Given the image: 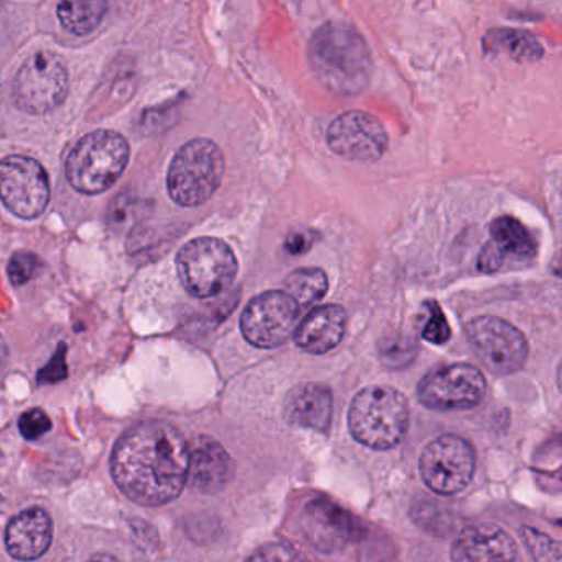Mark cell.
Returning <instances> with one entry per match:
<instances>
[{
  "instance_id": "cell-1",
  "label": "cell",
  "mask_w": 562,
  "mask_h": 562,
  "mask_svg": "<svg viewBox=\"0 0 562 562\" xmlns=\"http://www.w3.org/2000/svg\"><path fill=\"white\" fill-rule=\"evenodd\" d=\"M190 447L177 427L147 420L121 436L111 472L121 492L144 506L172 502L189 482Z\"/></svg>"
},
{
  "instance_id": "cell-2",
  "label": "cell",
  "mask_w": 562,
  "mask_h": 562,
  "mask_svg": "<svg viewBox=\"0 0 562 562\" xmlns=\"http://www.w3.org/2000/svg\"><path fill=\"white\" fill-rule=\"evenodd\" d=\"M308 58L322 83L341 94L360 93L373 71L364 38L355 29L337 22L315 32L308 45Z\"/></svg>"
},
{
  "instance_id": "cell-3",
  "label": "cell",
  "mask_w": 562,
  "mask_h": 562,
  "mask_svg": "<svg viewBox=\"0 0 562 562\" xmlns=\"http://www.w3.org/2000/svg\"><path fill=\"white\" fill-rule=\"evenodd\" d=\"M348 427L351 436L364 447L393 449L409 427V404L394 387H364L351 401Z\"/></svg>"
},
{
  "instance_id": "cell-4",
  "label": "cell",
  "mask_w": 562,
  "mask_h": 562,
  "mask_svg": "<svg viewBox=\"0 0 562 562\" xmlns=\"http://www.w3.org/2000/svg\"><path fill=\"white\" fill-rule=\"evenodd\" d=\"M130 157L126 137L116 131H94L68 154V182L85 195L106 192L123 176Z\"/></svg>"
},
{
  "instance_id": "cell-5",
  "label": "cell",
  "mask_w": 562,
  "mask_h": 562,
  "mask_svg": "<svg viewBox=\"0 0 562 562\" xmlns=\"http://www.w3.org/2000/svg\"><path fill=\"white\" fill-rule=\"evenodd\" d=\"M225 157L210 139H193L180 147L167 173V189L177 205L193 209L209 202L222 186Z\"/></svg>"
},
{
  "instance_id": "cell-6",
  "label": "cell",
  "mask_w": 562,
  "mask_h": 562,
  "mask_svg": "<svg viewBox=\"0 0 562 562\" xmlns=\"http://www.w3.org/2000/svg\"><path fill=\"white\" fill-rule=\"evenodd\" d=\"M177 271L183 288L199 299L222 294L238 272L235 252L212 236L192 239L177 255Z\"/></svg>"
},
{
  "instance_id": "cell-7",
  "label": "cell",
  "mask_w": 562,
  "mask_h": 562,
  "mask_svg": "<svg viewBox=\"0 0 562 562\" xmlns=\"http://www.w3.org/2000/svg\"><path fill=\"white\" fill-rule=\"evenodd\" d=\"M68 87L64 60L52 52H41L29 58L15 75L12 97L19 110L42 116L65 103Z\"/></svg>"
},
{
  "instance_id": "cell-8",
  "label": "cell",
  "mask_w": 562,
  "mask_h": 562,
  "mask_svg": "<svg viewBox=\"0 0 562 562\" xmlns=\"http://www.w3.org/2000/svg\"><path fill=\"white\" fill-rule=\"evenodd\" d=\"M486 380L472 364L456 363L436 368L417 386V400L430 411H467L482 403Z\"/></svg>"
},
{
  "instance_id": "cell-9",
  "label": "cell",
  "mask_w": 562,
  "mask_h": 562,
  "mask_svg": "<svg viewBox=\"0 0 562 562\" xmlns=\"http://www.w3.org/2000/svg\"><path fill=\"white\" fill-rule=\"evenodd\" d=\"M467 337L482 363L498 376L516 373L528 360L525 335L499 317L483 315L467 325Z\"/></svg>"
},
{
  "instance_id": "cell-10",
  "label": "cell",
  "mask_w": 562,
  "mask_h": 562,
  "mask_svg": "<svg viewBox=\"0 0 562 562\" xmlns=\"http://www.w3.org/2000/svg\"><path fill=\"white\" fill-rule=\"evenodd\" d=\"M420 476L432 492L457 495L467 488L475 472V450L462 437H437L420 453Z\"/></svg>"
},
{
  "instance_id": "cell-11",
  "label": "cell",
  "mask_w": 562,
  "mask_h": 562,
  "mask_svg": "<svg viewBox=\"0 0 562 562\" xmlns=\"http://www.w3.org/2000/svg\"><path fill=\"white\" fill-rule=\"evenodd\" d=\"M0 199L19 218H38L50 202L47 170L31 157H5L0 162Z\"/></svg>"
},
{
  "instance_id": "cell-12",
  "label": "cell",
  "mask_w": 562,
  "mask_h": 562,
  "mask_svg": "<svg viewBox=\"0 0 562 562\" xmlns=\"http://www.w3.org/2000/svg\"><path fill=\"white\" fill-rule=\"evenodd\" d=\"M299 311L301 305L288 292H265L243 312V337L258 348L281 347L297 328Z\"/></svg>"
},
{
  "instance_id": "cell-13",
  "label": "cell",
  "mask_w": 562,
  "mask_h": 562,
  "mask_svg": "<svg viewBox=\"0 0 562 562\" xmlns=\"http://www.w3.org/2000/svg\"><path fill=\"white\" fill-rule=\"evenodd\" d=\"M327 143L337 156L353 162H376L390 146L383 124L363 111H348L328 127Z\"/></svg>"
},
{
  "instance_id": "cell-14",
  "label": "cell",
  "mask_w": 562,
  "mask_h": 562,
  "mask_svg": "<svg viewBox=\"0 0 562 562\" xmlns=\"http://www.w3.org/2000/svg\"><path fill=\"white\" fill-rule=\"evenodd\" d=\"M538 245L529 229L513 216H499L490 225V241L479 259L483 272H498L506 262H525L535 258Z\"/></svg>"
},
{
  "instance_id": "cell-15",
  "label": "cell",
  "mask_w": 562,
  "mask_h": 562,
  "mask_svg": "<svg viewBox=\"0 0 562 562\" xmlns=\"http://www.w3.org/2000/svg\"><path fill=\"white\" fill-rule=\"evenodd\" d=\"M302 529L314 548L322 552L341 551L357 535L350 513L330 499H314L305 506Z\"/></svg>"
},
{
  "instance_id": "cell-16",
  "label": "cell",
  "mask_w": 562,
  "mask_h": 562,
  "mask_svg": "<svg viewBox=\"0 0 562 562\" xmlns=\"http://www.w3.org/2000/svg\"><path fill=\"white\" fill-rule=\"evenodd\" d=\"M450 558L460 562L515 561L518 546L499 526L479 522L457 536Z\"/></svg>"
},
{
  "instance_id": "cell-17",
  "label": "cell",
  "mask_w": 562,
  "mask_h": 562,
  "mask_svg": "<svg viewBox=\"0 0 562 562\" xmlns=\"http://www.w3.org/2000/svg\"><path fill=\"white\" fill-rule=\"evenodd\" d=\"M189 447V480L193 488L209 495L222 492L235 476L232 456L212 437H195Z\"/></svg>"
},
{
  "instance_id": "cell-18",
  "label": "cell",
  "mask_w": 562,
  "mask_h": 562,
  "mask_svg": "<svg viewBox=\"0 0 562 562\" xmlns=\"http://www.w3.org/2000/svg\"><path fill=\"white\" fill-rule=\"evenodd\" d=\"M54 538V522L42 508H31L15 516L5 532V546L12 558L34 561L48 551Z\"/></svg>"
},
{
  "instance_id": "cell-19",
  "label": "cell",
  "mask_w": 562,
  "mask_h": 562,
  "mask_svg": "<svg viewBox=\"0 0 562 562\" xmlns=\"http://www.w3.org/2000/svg\"><path fill=\"white\" fill-rule=\"evenodd\" d=\"M347 322V312L340 305H322L295 328V344L307 353H328L344 340Z\"/></svg>"
},
{
  "instance_id": "cell-20",
  "label": "cell",
  "mask_w": 562,
  "mask_h": 562,
  "mask_svg": "<svg viewBox=\"0 0 562 562\" xmlns=\"http://www.w3.org/2000/svg\"><path fill=\"white\" fill-rule=\"evenodd\" d=\"M334 416V396L324 384L305 383L285 400V419L292 426L327 432Z\"/></svg>"
},
{
  "instance_id": "cell-21",
  "label": "cell",
  "mask_w": 562,
  "mask_h": 562,
  "mask_svg": "<svg viewBox=\"0 0 562 562\" xmlns=\"http://www.w3.org/2000/svg\"><path fill=\"white\" fill-rule=\"evenodd\" d=\"M486 52H506L519 64L541 60L544 48L529 32L516 29H495L483 38Z\"/></svg>"
},
{
  "instance_id": "cell-22",
  "label": "cell",
  "mask_w": 562,
  "mask_h": 562,
  "mask_svg": "<svg viewBox=\"0 0 562 562\" xmlns=\"http://www.w3.org/2000/svg\"><path fill=\"white\" fill-rule=\"evenodd\" d=\"M108 12V0H60L58 19L70 34L85 37L97 31Z\"/></svg>"
},
{
  "instance_id": "cell-23",
  "label": "cell",
  "mask_w": 562,
  "mask_h": 562,
  "mask_svg": "<svg viewBox=\"0 0 562 562\" xmlns=\"http://www.w3.org/2000/svg\"><path fill=\"white\" fill-rule=\"evenodd\" d=\"M284 285L285 292L301 307H307L325 297L328 291V278L322 269L301 268L285 278Z\"/></svg>"
},
{
  "instance_id": "cell-24",
  "label": "cell",
  "mask_w": 562,
  "mask_h": 562,
  "mask_svg": "<svg viewBox=\"0 0 562 562\" xmlns=\"http://www.w3.org/2000/svg\"><path fill=\"white\" fill-rule=\"evenodd\" d=\"M521 535L526 548L536 561H561V546L558 541L538 529L528 528V526L521 529Z\"/></svg>"
},
{
  "instance_id": "cell-25",
  "label": "cell",
  "mask_w": 562,
  "mask_h": 562,
  "mask_svg": "<svg viewBox=\"0 0 562 562\" xmlns=\"http://www.w3.org/2000/svg\"><path fill=\"white\" fill-rule=\"evenodd\" d=\"M416 355V345L406 337L387 338L381 344L380 357L386 367H404Z\"/></svg>"
},
{
  "instance_id": "cell-26",
  "label": "cell",
  "mask_w": 562,
  "mask_h": 562,
  "mask_svg": "<svg viewBox=\"0 0 562 562\" xmlns=\"http://www.w3.org/2000/svg\"><path fill=\"white\" fill-rule=\"evenodd\" d=\"M41 269V259L37 255L29 251H19L12 256L9 262V279L14 285H24L37 276Z\"/></svg>"
},
{
  "instance_id": "cell-27",
  "label": "cell",
  "mask_w": 562,
  "mask_h": 562,
  "mask_svg": "<svg viewBox=\"0 0 562 562\" xmlns=\"http://www.w3.org/2000/svg\"><path fill=\"white\" fill-rule=\"evenodd\" d=\"M19 429L25 439L37 440L52 429V420L44 409L35 407V409H29L22 414L19 419Z\"/></svg>"
},
{
  "instance_id": "cell-28",
  "label": "cell",
  "mask_w": 562,
  "mask_h": 562,
  "mask_svg": "<svg viewBox=\"0 0 562 562\" xmlns=\"http://www.w3.org/2000/svg\"><path fill=\"white\" fill-rule=\"evenodd\" d=\"M430 315L427 324L424 325L423 337L424 340L430 341L434 345H442L446 344L450 338V327L449 322H447L446 315L440 311L439 304L432 302L430 304Z\"/></svg>"
},
{
  "instance_id": "cell-29",
  "label": "cell",
  "mask_w": 562,
  "mask_h": 562,
  "mask_svg": "<svg viewBox=\"0 0 562 562\" xmlns=\"http://www.w3.org/2000/svg\"><path fill=\"white\" fill-rule=\"evenodd\" d=\"M65 378H68L67 367V345H58L57 353L54 355L47 367L38 371V383L54 384L60 383Z\"/></svg>"
},
{
  "instance_id": "cell-30",
  "label": "cell",
  "mask_w": 562,
  "mask_h": 562,
  "mask_svg": "<svg viewBox=\"0 0 562 562\" xmlns=\"http://www.w3.org/2000/svg\"><path fill=\"white\" fill-rule=\"evenodd\" d=\"M249 559H261V561H289V559H297V554L292 552V549L285 548L282 544H272L269 548H261L255 552V554L249 555Z\"/></svg>"
},
{
  "instance_id": "cell-31",
  "label": "cell",
  "mask_w": 562,
  "mask_h": 562,
  "mask_svg": "<svg viewBox=\"0 0 562 562\" xmlns=\"http://www.w3.org/2000/svg\"><path fill=\"white\" fill-rule=\"evenodd\" d=\"M312 246V239L308 238L305 233H295V235L289 236L288 241H285V249H288L291 255H302V252L307 251Z\"/></svg>"
},
{
  "instance_id": "cell-32",
  "label": "cell",
  "mask_w": 562,
  "mask_h": 562,
  "mask_svg": "<svg viewBox=\"0 0 562 562\" xmlns=\"http://www.w3.org/2000/svg\"><path fill=\"white\" fill-rule=\"evenodd\" d=\"M8 345H5L4 337L0 335V370L5 367V361H8Z\"/></svg>"
}]
</instances>
